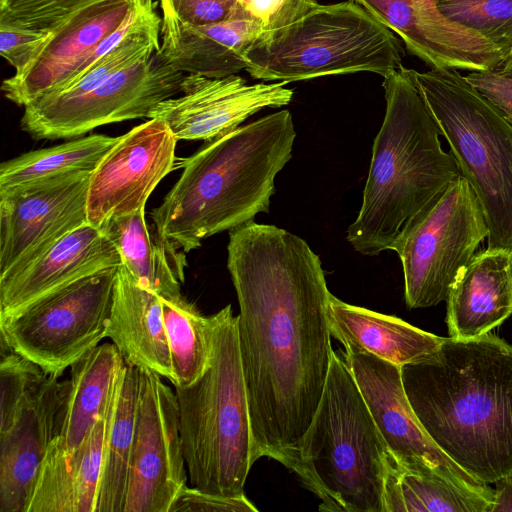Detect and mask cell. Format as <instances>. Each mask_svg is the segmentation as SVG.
<instances>
[{
	"mask_svg": "<svg viewBox=\"0 0 512 512\" xmlns=\"http://www.w3.org/2000/svg\"><path fill=\"white\" fill-rule=\"evenodd\" d=\"M227 268L240 313L238 336L253 459L283 463L317 410L332 356L331 297L305 240L254 220L229 231Z\"/></svg>",
	"mask_w": 512,
	"mask_h": 512,
	"instance_id": "6da1fadb",
	"label": "cell"
},
{
	"mask_svg": "<svg viewBox=\"0 0 512 512\" xmlns=\"http://www.w3.org/2000/svg\"><path fill=\"white\" fill-rule=\"evenodd\" d=\"M401 378L420 424L460 468L487 485L512 475V345L448 337Z\"/></svg>",
	"mask_w": 512,
	"mask_h": 512,
	"instance_id": "7a4b0ae2",
	"label": "cell"
},
{
	"mask_svg": "<svg viewBox=\"0 0 512 512\" xmlns=\"http://www.w3.org/2000/svg\"><path fill=\"white\" fill-rule=\"evenodd\" d=\"M295 137L291 113L280 110L207 141L183 159L181 176L152 210L157 232L187 253L268 213Z\"/></svg>",
	"mask_w": 512,
	"mask_h": 512,
	"instance_id": "3957f363",
	"label": "cell"
},
{
	"mask_svg": "<svg viewBox=\"0 0 512 512\" xmlns=\"http://www.w3.org/2000/svg\"><path fill=\"white\" fill-rule=\"evenodd\" d=\"M384 119L373 147L362 203L346 239L367 256L394 251L413 220L461 175L443 150L438 124L403 64L383 77Z\"/></svg>",
	"mask_w": 512,
	"mask_h": 512,
	"instance_id": "277c9868",
	"label": "cell"
},
{
	"mask_svg": "<svg viewBox=\"0 0 512 512\" xmlns=\"http://www.w3.org/2000/svg\"><path fill=\"white\" fill-rule=\"evenodd\" d=\"M395 464L342 351L332 352L309 427L282 463L320 500L323 512H385Z\"/></svg>",
	"mask_w": 512,
	"mask_h": 512,
	"instance_id": "5b68a950",
	"label": "cell"
},
{
	"mask_svg": "<svg viewBox=\"0 0 512 512\" xmlns=\"http://www.w3.org/2000/svg\"><path fill=\"white\" fill-rule=\"evenodd\" d=\"M402 54L394 32L352 0H283L244 56L253 78L292 82L357 72L384 77L402 65Z\"/></svg>",
	"mask_w": 512,
	"mask_h": 512,
	"instance_id": "8992f818",
	"label": "cell"
},
{
	"mask_svg": "<svg viewBox=\"0 0 512 512\" xmlns=\"http://www.w3.org/2000/svg\"><path fill=\"white\" fill-rule=\"evenodd\" d=\"M215 318L210 367L192 385L174 386L182 448L193 487L223 496H242L255 461L238 315H233L228 304L215 313Z\"/></svg>",
	"mask_w": 512,
	"mask_h": 512,
	"instance_id": "52a82bcc",
	"label": "cell"
},
{
	"mask_svg": "<svg viewBox=\"0 0 512 512\" xmlns=\"http://www.w3.org/2000/svg\"><path fill=\"white\" fill-rule=\"evenodd\" d=\"M416 80L479 199L487 248L512 250V125L454 68L416 71Z\"/></svg>",
	"mask_w": 512,
	"mask_h": 512,
	"instance_id": "ba28073f",
	"label": "cell"
},
{
	"mask_svg": "<svg viewBox=\"0 0 512 512\" xmlns=\"http://www.w3.org/2000/svg\"><path fill=\"white\" fill-rule=\"evenodd\" d=\"M116 269L72 282L0 319L1 344L61 376L107 338Z\"/></svg>",
	"mask_w": 512,
	"mask_h": 512,
	"instance_id": "9c48e42d",
	"label": "cell"
},
{
	"mask_svg": "<svg viewBox=\"0 0 512 512\" xmlns=\"http://www.w3.org/2000/svg\"><path fill=\"white\" fill-rule=\"evenodd\" d=\"M488 233L479 199L460 176L413 220L394 249L402 264L408 308L445 301Z\"/></svg>",
	"mask_w": 512,
	"mask_h": 512,
	"instance_id": "30bf717a",
	"label": "cell"
},
{
	"mask_svg": "<svg viewBox=\"0 0 512 512\" xmlns=\"http://www.w3.org/2000/svg\"><path fill=\"white\" fill-rule=\"evenodd\" d=\"M185 75L158 50L90 92L35 100L24 107L21 128L34 139L73 138L102 125L149 118L157 104L181 92Z\"/></svg>",
	"mask_w": 512,
	"mask_h": 512,
	"instance_id": "8fae6325",
	"label": "cell"
},
{
	"mask_svg": "<svg viewBox=\"0 0 512 512\" xmlns=\"http://www.w3.org/2000/svg\"><path fill=\"white\" fill-rule=\"evenodd\" d=\"M139 369L135 431L123 512H169L187 485L175 390Z\"/></svg>",
	"mask_w": 512,
	"mask_h": 512,
	"instance_id": "7c38bea8",
	"label": "cell"
},
{
	"mask_svg": "<svg viewBox=\"0 0 512 512\" xmlns=\"http://www.w3.org/2000/svg\"><path fill=\"white\" fill-rule=\"evenodd\" d=\"M90 176L72 172L0 194V280L88 223Z\"/></svg>",
	"mask_w": 512,
	"mask_h": 512,
	"instance_id": "4fadbf2b",
	"label": "cell"
},
{
	"mask_svg": "<svg viewBox=\"0 0 512 512\" xmlns=\"http://www.w3.org/2000/svg\"><path fill=\"white\" fill-rule=\"evenodd\" d=\"M343 355L396 467L434 472L467 488L493 491L452 461L424 430L406 396L400 366L365 353Z\"/></svg>",
	"mask_w": 512,
	"mask_h": 512,
	"instance_id": "5bb4252c",
	"label": "cell"
},
{
	"mask_svg": "<svg viewBox=\"0 0 512 512\" xmlns=\"http://www.w3.org/2000/svg\"><path fill=\"white\" fill-rule=\"evenodd\" d=\"M177 141L167 125L155 118L119 136L91 172L88 223L103 230L111 219L145 208L175 165Z\"/></svg>",
	"mask_w": 512,
	"mask_h": 512,
	"instance_id": "9a60e30c",
	"label": "cell"
},
{
	"mask_svg": "<svg viewBox=\"0 0 512 512\" xmlns=\"http://www.w3.org/2000/svg\"><path fill=\"white\" fill-rule=\"evenodd\" d=\"M138 0H99L50 31L29 66L2 83L4 96L19 106L61 90L90 65L95 49L131 16Z\"/></svg>",
	"mask_w": 512,
	"mask_h": 512,
	"instance_id": "2e32d148",
	"label": "cell"
},
{
	"mask_svg": "<svg viewBox=\"0 0 512 512\" xmlns=\"http://www.w3.org/2000/svg\"><path fill=\"white\" fill-rule=\"evenodd\" d=\"M288 83L249 85L237 74L222 78L186 74L182 95L157 104L149 119L164 122L177 140L211 141L264 108L289 104L293 90L286 87Z\"/></svg>",
	"mask_w": 512,
	"mask_h": 512,
	"instance_id": "e0dca14e",
	"label": "cell"
},
{
	"mask_svg": "<svg viewBox=\"0 0 512 512\" xmlns=\"http://www.w3.org/2000/svg\"><path fill=\"white\" fill-rule=\"evenodd\" d=\"M396 33L432 68L496 70L502 53L479 33L447 19L437 0H352Z\"/></svg>",
	"mask_w": 512,
	"mask_h": 512,
	"instance_id": "ac0fdd59",
	"label": "cell"
},
{
	"mask_svg": "<svg viewBox=\"0 0 512 512\" xmlns=\"http://www.w3.org/2000/svg\"><path fill=\"white\" fill-rule=\"evenodd\" d=\"M69 386V378L46 374L0 432V512H27L42 462L60 433Z\"/></svg>",
	"mask_w": 512,
	"mask_h": 512,
	"instance_id": "d6986e66",
	"label": "cell"
},
{
	"mask_svg": "<svg viewBox=\"0 0 512 512\" xmlns=\"http://www.w3.org/2000/svg\"><path fill=\"white\" fill-rule=\"evenodd\" d=\"M121 264L114 243L87 223L62 237L24 269L0 280V319L72 282Z\"/></svg>",
	"mask_w": 512,
	"mask_h": 512,
	"instance_id": "ffe728a7",
	"label": "cell"
},
{
	"mask_svg": "<svg viewBox=\"0 0 512 512\" xmlns=\"http://www.w3.org/2000/svg\"><path fill=\"white\" fill-rule=\"evenodd\" d=\"M161 10L163 58L178 71L209 78L246 70L245 52L264 26L241 5L229 19L201 26L183 22L166 7Z\"/></svg>",
	"mask_w": 512,
	"mask_h": 512,
	"instance_id": "44dd1931",
	"label": "cell"
},
{
	"mask_svg": "<svg viewBox=\"0 0 512 512\" xmlns=\"http://www.w3.org/2000/svg\"><path fill=\"white\" fill-rule=\"evenodd\" d=\"M446 301L451 338L480 337L502 324L512 314V250L487 248L474 254Z\"/></svg>",
	"mask_w": 512,
	"mask_h": 512,
	"instance_id": "7402d4cb",
	"label": "cell"
},
{
	"mask_svg": "<svg viewBox=\"0 0 512 512\" xmlns=\"http://www.w3.org/2000/svg\"><path fill=\"white\" fill-rule=\"evenodd\" d=\"M107 338L126 364L172 380L160 295L141 285L123 264L116 269Z\"/></svg>",
	"mask_w": 512,
	"mask_h": 512,
	"instance_id": "603a6c76",
	"label": "cell"
},
{
	"mask_svg": "<svg viewBox=\"0 0 512 512\" xmlns=\"http://www.w3.org/2000/svg\"><path fill=\"white\" fill-rule=\"evenodd\" d=\"M104 431L103 413L75 449L66 450L58 436L51 442L27 512H96Z\"/></svg>",
	"mask_w": 512,
	"mask_h": 512,
	"instance_id": "cb8c5ba5",
	"label": "cell"
},
{
	"mask_svg": "<svg viewBox=\"0 0 512 512\" xmlns=\"http://www.w3.org/2000/svg\"><path fill=\"white\" fill-rule=\"evenodd\" d=\"M327 318L331 335L345 353L374 355L398 366L426 361L440 349L444 337L404 320L351 305L331 295Z\"/></svg>",
	"mask_w": 512,
	"mask_h": 512,
	"instance_id": "d4e9b609",
	"label": "cell"
},
{
	"mask_svg": "<svg viewBox=\"0 0 512 512\" xmlns=\"http://www.w3.org/2000/svg\"><path fill=\"white\" fill-rule=\"evenodd\" d=\"M116 246L122 264L144 287L160 296L181 293L185 280V252L149 231L145 208L111 219L102 230Z\"/></svg>",
	"mask_w": 512,
	"mask_h": 512,
	"instance_id": "484cf974",
	"label": "cell"
},
{
	"mask_svg": "<svg viewBox=\"0 0 512 512\" xmlns=\"http://www.w3.org/2000/svg\"><path fill=\"white\" fill-rule=\"evenodd\" d=\"M139 369L124 363L104 411L105 431L96 512H123L133 445Z\"/></svg>",
	"mask_w": 512,
	"mask_h": 512,
	"instance_id": "4316f807",
	"label": "cell"
},
{
	"mask_svg": "<svg viewBox=\"0 0 512 512\" xmlns=\"http://www.w3.org/2000/svg\"><path fill=\"white\" fill-rule=\"evenodd\" d=\"M124 360L113 343L99 344L70 366L69 393L58 440L66 450L78 447L107 406Z\"/></svg>",
	"mask_w": 512,
	"mask_h": 512,
	"instance_id": "83f0119b",
	"label": "cell"
},
{
	"mask_svg": "<svg viewBox=\"0 0 512 512\" xmlns=\"http://www.w3.org/2000/svg\"><path fill=\"white\" fill-rule=\"evenodd\" d=\"M494 490L485 492L456 484L434 472L389 470L385 512H490Z\"/></svg>",
	"mask_w": 512,
	"mask_h": 512,
	"instance_id": "f1b7e54d",
	"label": "cell"
},
{
	"mask_svg": "<svg viewBox=\"0 0 512 512\" xmlns=\"http://www.w3.org/2000/svg\"><path fill=\"white\" fill-rule=\"evenodd\" d=\"M173 378L187 387L210 367L214 353L215 314L203 315L181 293L160 296Z\"/></svg>",
	"mask_w": 512,
	"mask_h": 512,
	"instance_id": "f546056e",
	"label": "cell"
},
{
	"mask_svg": "<svg viewBox=\"0 0 512 512\" xmlns=\"http://www.w3.org/2000/svg\"><path fill=\"white\" fill-rule=\"evenodd\" d=\"M119 137L92 134L30 151L0 165V194L63 174L92 172Z\"/></svg>",
	"mask_w": 512,
	"mask_h": 512,
	"instance_id": "4dcf8cb0",
	"label": "cell"
},
{
	"mask_svg": "<svg viewBox=\"0 0 512 512\" xmlns=\"http://www.w3.org/2000/svg\"><path fill=\"white\" fill-rule=\"evenodd\" d=\"M437 6L447 19L490 41L504 58L512 50V0H437Z\"/></svg>",
	"mask_w": 512,
	"mask_h": 512,
	"instance_id": "1f68e13d",
	"label": "cell"
},
{
	"mask_svg": "<svg viewBox=\"0 0 512 512\" xmlns=\"http://www.w3.org/2000/svg\"><path fill=\"white\" fill-rule=\"evenodd\" d=\"M46 374L38 365L1 344L0 432L11 426Z\"/></svg>",
	"mask_w": 512,
	"mask_h": 512,
	"instance_id": "d6a6232c",
	"label": "cell"
},
{
	"mask_svg": "<svg viewBox=\"0 0 512 512\" xmlns=\"http://www.w3.org/2000/svg\"><path fill=\"white\" fill-rule=\"evenodd\" d=\"M99 0H0V25L49 32Z\"/></svg>",
	"mask_w": 512,
	"mask_h": 512,
	"instance_id": "836d02e7",
	"label": "cell"
},
{
	"mask_svg": "<svg viewBox=\"0 0 512 512\" xmlns=\"http://www.w3.org/2000/svg\"><path fill=\"white\" fill-rule=\"evenodd\" d=\"M49 32L0 25L1 56L15 69L24 71L47 41Z\"/></svg>",
	"mask_w": 512,
	"mask_h": 512,
	"instance_id": "e575fe53",
	"label": "cell"
},
{
	"mask_svg": "<svg viewBox=\"0 0 512 512\" xmlns=\"http://www.w3.org/2000/svg\"><path fill=\"white\" fill-rule=\"evenodd\" d=\"M245 495L223 496L184 486L177 494L169 512H257Z\"/></svg>",
	"mask_w": 512,
	"mask_h": 512,
	"instance_id": "d590c367",
	"label": "cell"
},
{
	"mask_svg": "<svg viewBox=\"0 0 512 512\" xmlns=\"http://www.w3.org/2000/svg\"><path fill=\"white\" fill-rule=\"evenodd\" d=\"M185 23L201 26L229 19L239 8L237 0H160Z\"/></svg>",
	"mask_w": 512,
	"mask_h": 512,
	"instance_id": "8d00e7d4",
	"label": "cell"
},
{
	"mask_svg": "<svg viewBox=\"0 0 512 512\" xmlns=\"http://www.w3.org/2000/svg\"><path fill=\"white\" fill-rule=\"evenodd\" d=\"M466 80L512 125V76L493 71H471Z\"/></svg>",
	"mask_w": 512,
	"mask_h": 512,
	"instance_id": "74e56055",
	"label": "cell"
},
{
	"mask_svg": "<svg viewBox=\"0 0 512 512\" xmlns=\"http://www.w3.org/2000/svg\"><path fill=\"white\" fill-rule=\"evenodd\" d=\"M495 484L490 512H512V475L500 479Z\"/></svg>",
	"mask_w": 512,
	"mask_h": 512,
	"instance_id": "f35d334b",
	"label": "cell"
},
{
	"mask_svg": "<svg viewBox=\"0 0 512 512\" xmlns=\"http://www.w3.org/2000/svg\"><path fill=\"white\" fill-rule=\"evenodd\" d=\"M495 71L505 76H512V50L502 60V62L499 64Z\"/></svg>",
	"mask_w": 512,
	"mask_h": 512,
	"instance_id": "ab89813d",
	"label": "cell"
}]
</instances>
